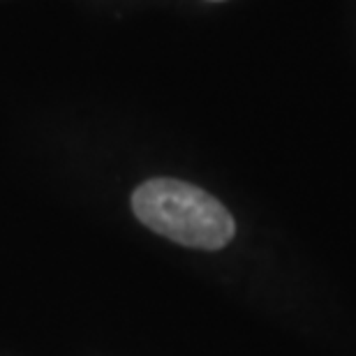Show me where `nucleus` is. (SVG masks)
<instances>
[{
  "label": "nucleus",
  "instance_id": "1",
  "mask_svg": "<svg viewBox=\"0 0 356 356\" xmlns=\"http://www.w3.org/2000/svg\"><path fill=\"white\" fill-rule=\"evenodd\" d=\"M132 211L148 229L188 248L220 250L234 236V218L216 197L174 178L141 183Z\"/></svg>",
  "mask_w": 356,
  "mask_h": 356
}]
</instances>
